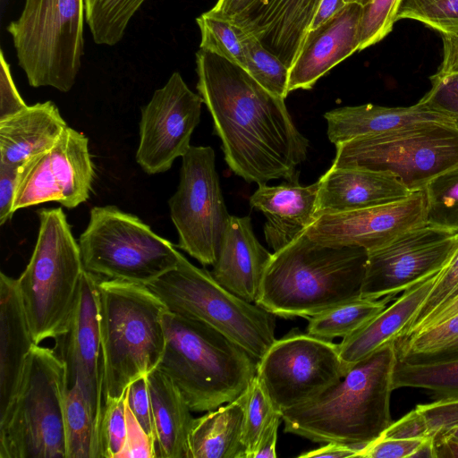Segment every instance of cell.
<instances>
[{"mask_svg":"<svg viewBox=\"0 0 458 458\" xmlns=\"http://www.w3.org/2000/svg\"><path fill=\"white\" fill-rule=\"evenodd\" d=\"M50 100L27 106L0 120V163L21 165L50 149L67 127Z\"/></svg>","mask_w":458,"mask_h":458,"instance_id":"4316f807","label":"cell"},{"mask_svg":"<svg viewBox=\"0 0 458 458\" xmlns=\"http://www.w3.org/2000/svg\"><path fill=\"white\" fill-rule=\"evenodd\" d=\"M432 441L427 437L401 438L381 435L361 448L357 457L404 458L416 457L420 450Z\"/></svg>","mask_w":458,"mask_h":458,"instance_id":"ee69618b","label":"cell"},{"mask_svg":"<svg viewBox=\"0 0 458 458\" xmlns=\"http://www.w3.org/2000/svg\"><path fill=\"white\" fill-rule=\"evenodd\" d=\"M23 165L0 163V225H4L14 214V197Z\"/></svg>","mask_w":458,"mask_h":458,"instance_id":"c3c4849f","label":"cell"},{"mask_svg":"<svg viewBox=\"0 0 458 458\" xmlns=\"http://www.w3.org/2000/svg\"><path fill=\"white\" fill-rule=\"evenodd\" d=\"M32 338L17 279L0 275V414L9 405L21 377Z\"/></svg>","mask_w":458,"mask_h":458,"instance_id":"d4e9b609","label":"cell"},{"mask_svg":"<svg viewBox=\"0 0 458 458\" xmlns=\"http://www.w3.org/2000/svg\"><path fill=\"white\" fill-rule=\"evenodd\" d=\"M98 301L105 402L120 398L131 382L157 368L167 310L147 285L100 277Z\"/></svg>","mask_w":458,"mask_h":458,"instance_id":"5b68a950","label":"cell"},{"mask_svg":"<svg viewBox=\"0 0 458 458\" xmlns=\"http://www.w3.org/2000/svg\"><path fill=\"white\" fill-rule=\"evenodd\" d=\"M458 293V250L449 263L439 272L437 279L427 299L411 320L403 329L399 338L410 331L441 304ZM398 338V339H399Z\"/></svg>","mask_w":458,"mask_h":458,"instance_id":"60d3db41","label":"cell"},{"mask_svg":"<svg viewBox=\"0 0 458 458\" xmlns=\"http://www.w3.org/2000/svg\"><path fill=\"white\" fill-rule=\"evenodd\" d=\"M125 395L128 407L155 443V428L147 375L131 382L126 389Z\"/></svg>","mask_w":458,"mask_h":458,"instance_id":"f6af8a7d","label":"cell"},{"mask_svg":"<svg viewBox=\"0 0 458 458\" xmlns=\"http://www.w3.org/2000/svg\"><path fill=\"white\" fill-rule=\"evenodd\" d=\"M393 386L394 389L414 387L430 390L436 399L458 394V360L411 364L397 359Z\"/></svg>","mask_w":458,"mask_h":458,"instance_id":"d6a6232c","label":"cell"},{"mask_svg":"<svg viewBox=\"0 0 458 458\" xmlns=\"http://www.w3.org/2000/svg\"><path fill=\"white\" fill-rule=\"evenodd\" d=\"M392 297H358L309 318L307 333L332 340L350 335L380 313Z\"/></svg>","mask_w":458,"mask_h":458,"instance_id":"f546056e","label":"cell"},{"mask_svg":"<svg viewBox=\"0 0 458 458\" xmlns=\"http://www.w3.org/2000/svg\"><path fill=\"white\" fill-rule=\"evenodd\" d=\"M458 314V293L441 304L420 322H419L405 337L415 335L426 329L445 322Z\"/></svg>","mask_w":458,"mask_h":458,"instance_id":"f907efd6","label":"cell"},{"mask_svg":"<svg viewBox=\"0 0 458 458\" xmlns=\"http://www.w3.org/2000/svg\"><path fill=\"white\" fill-rule=\"evenodd\" d=\"M402 0H371L363 7L359 51L382 40L392 30Z\"/></svg>","mask_w":458,"mask_h":458,"instance_id":"ab89813d","label":"cell"},{"mask_svg":"<svg viewBox=\"0 0 458 458\" xmlns=\"http://www.w3.org/2000/svg\"><path fill=\"white\" fill-rule=\"evenodd\" d=\"M245 392L226 405L194 418L188 438L190 458H246Z\"/></svg>","mask_w":458,"mask_h":458,"instance_id":"f1b7e54d","label":"cell"},{"mask_svg":"<svg viewBox=\"0 0 458 458\" xmlns=\"http://www.w3.org/2000/svg\"><path fill=\"white\" fill-rule=\"evenodd\" d=\"M434 456L458 458V438L453 436H445L432 440Z\"/></svg>","mask_w":458,"mask_h":458,"instance_id":"6f0895ef","label":"cell"},{"mask_svg":"<svg viewBox=\"0 0 458 458\" xmlns=\"http://www.w3.org/2000/svg\"><path fill=\"white\" fill-rule=\"evenodd\" d=\"M398 359L411 364H430L458 360V337L436 350L397 355Z\"/></svg>","mask_w":458,"mask_h":458,"instance_id":"681fc988","label":"cell"},{"mask_svg":"<svg viewBox=\"0 0 458 458\" xmlns=\"http://www.w3.org/2000/svg\"><path fill=\"white\" fill-rule=\"evenodd\" d=\"M157 458H190L188 438L194 418L175 385L158 369L147 374Z\"/></svg>","mask_w":458,"mask_h":458,"instance_id":"83f0119b","label":"cell"},{"mask_svg":"<svg viewBox=\"0 0 458 458\" xmlns=\"http://www.w3.org/2000/svg\"><path fill=\"white\" fill-rule=\"evenodd\" d=\"M94 175L88 138L67 126L50 149L23 165L13 212L48 201L76 208L89 199Z\"/></svg>","mask_w":458,"mask_h":458,"instance_id":"2e32d148","label":"cell"},{"mask_svg":"<svg viewBox=\"0 0 458 458\" xmlns=\"http://www.w3.org/2000/svg\"><path fill=\"white\" fill-rule=\"evenodd\" d=\"M146 0H84L85 21L97 45L119 43L131 17Z\"/></svg>","mask_w":458,"mask_h":458,"instance_id":"1f68e13d","label":"cell"},{"mask_svg":"<svg viewBox=\"0 0 458 458\" xmlns=\"http://www.w3.org/2000/svg\"><path fill=\"white\" fill-rule=\"evenodd\" d=\"M362 11L358 4H346L327 21L309 30L290 68L289 92L310 89L333 67L359 51Z\"/></svg>","mask_w":458,"mask_h":458,"instance_id":"d6986e66","label":"cell"},{"mask_svg":"<svg viewBox=\"0 0 458 458\" xmlns=\"http://www.w3.org/2000/svg\"><path fill=\"white\" fill-rule=\"evenodd\" d=\"M321 0H254L232 22L287 67L296 60Z\"/></svg>","mask_w":458,"mask_h":458,"instance_id":"ffe728a7","label":"cell"},{"mask_svg":"<svg viewBox=\"0 0 458 458\" xmlns=\"http://www.w3.org/2000/svg\"><path fill=\"white\" fill-rule=\"evenodd\" d=\"M254 0H217L207 14L233 21L253 3Z\"/></svg>","mask_w":458,"mask_h":458,"instance_id":"f5cc1de1","label":"cell"},{"mask_svg":"<svg viewBox=\"0 0 458 458\" xmlns=\"http://www.w3.org/2000/svg\"><path fill=\"white\" fill-rule=\"evenodd\" d=\"M368 250L333 246L306 232L272 253L256 304L283 318H310L360 297Z\"/></svg>","mask_w":458,"mask_h":458,"instance_id":"3957f363","label":"cell"},{"mask_svg":"<svg viewBox=\"0 0 458 458\" xmlns=\"http://www.w3.org/2000/svg\"><path fill=\"white\" fill-rule=\"evenodd\" d=\"M444 55L441 66L437 72L445 75L458 72V33L443 34Z\"/></svg>","mask_w":458,"mask_h":458,"instance_id":"816d5d0a","label":"cell"},{"mask_svg":"<svg viewBox=\"0 0 458 458\" xmlns=\"http://www.w3.org/2000/svg\"><path fill=\"white\" fill-rule=\"evenodd\" d=\"M67 369L52 349L34 344L18 388L0 414V458H65Z\"/></svg>","mask_w":458,"mask_h":458,"instance_id":"52a82bcc","label":"cell"},{"mask_svg":"<svg viewBox=\"0 0 458 458\" xmlns=\"http://www.w3.org/2000/svg\"><path fill=\"white\" fill-rule=\"evenodd\" d=\"M126 392V391H125ZM126 437V395L105 400L99 428L100 458H118Z\"/></svg>","mask_w":458,"mask_h":458,"instance_id":"f35d334b","label":"cell"},{"mask_svg":"<svg viewBox=\"0 0 458 458\" xmlns=\"http://www.w3.org/2000/svg\"><path fill=\"white\" fill-rule=\"evenodd\" d=\"M330 142L338 146L350 140L378 135L428 123L454 125L420 102L411 106L387 107L372 104L343 106L324 115Z\"/></svg>","mask_w":458,"mask_h":458,"instance_id":"cb8c5ba5","label":"cell"},{"mask_svg":"<svg viewBox=\"0 0 458 458\" xmlns=\"http://www.w3.org/2000/svg\"><path fill=\"white\" fill-rule=\"evenodd\" d=\"M281 420L282 415L276 417L264 430L255 452L254 458H275L277 456L276 445L277 439V430Z\"/></svg>","mask_w":458,"mask_h":458,"instance_id":"db71d44e","label":"cell"},{"mask_svg":"<svg viewBox=\"0 0 458 458\" xmlns=\"http://www.w3.org/2000/svg\"><path fill=\"white\" fill-rule=\"evenodd\" d=\"M271 256L257 239L250 217L231 216L211 275L229 292L256 303Z\"/></svg>","mask_w":458,"mask_h":458,"instance_id":"44dd1931","label":"cell"},{"mask_svg":"<svg viewBox=\"0 0 458 458\" xmlns=\"http://www.w3.org/2000/svg\"><path fill=\"white\" fill-rule=\"evenodd\" d=\"M204 104L174 72L141 108L136 161L148 174L167 171L191 148Z\"/></svg>","mask_w":458,"mask_h":458,"instance_id":"9a60e30c","label":"cell"},{"mask_svg":"<svg viewBox=\"0 0 458 458\" xmlns=\"http://www.w3.org/2000/svg\"><path fill=\"white\" fill-rule=\"evenodd\" d=\"M458 250V233L422 224L370 251L360 297H394L441 271Z\"/></svg>","mask_w":458,"mask_h":458,"instance_id":"5bb4252c","label":"cell"},{"mask_svg":"<svg viewBox=\"0 0 458 458\" xmlns=\"http://www.w3.org/2000/svg\"><path fill=\"white\" fill-rule=\"evenodd\" d=\"M79 246L86 271L143 285L174 268L182 255L138 216L114 206L90 210Z\"/></svg>","mask_w":458,"mask_h":458,"instance_id":"30bf717a","label":"cell"},{"mask_svg":"<svg viewBox=\"0 0 458 458\" xmlns=\"http://www.w3.org/2000/svg\"><path fill=\"white\" fill-rule=\"evenodd\" d=\"M196 22L201 35L199 49L218 55L244 69L245 55L239 26L206 13L199 15Z\"/></svg>","mask_w":458,"mask_h":458,"instance_id":"d590c367","label":"cell"},{"mask_svg":"<svg viewBox=\"0 0 458 458\" xmlns=\"http://www.w3.org/2000/svg\"><path fill=\"white\" fill-rule=\"evenodd\" d=\"M371 0H344V2L346 4H351V3H353V4H358L361 6H365L367 5Z\"/></svg>","mask_w":458,"mask_h":458,"instance_id":"680465c9","label":"cell"},{"mask_svg":"<svg viewBox=\"0 0 458 458\" xmlns=\"http://www.w3.org/2000/svg\"><path fill=\"white\" fill-rule=\"evenodd\" d=\"M424 191L426 222L458 233V165L433 178Z\"/></svg>","mask_w":458,"mask_h":458,"instance_id":"e575fe53","label":"cell"},{"mask_svg":"<svg viewBox=\"0 0 458 458\" xmlns=\"http://www.w3.org/2000/svg\"><path fill=\"white\" fill-rule=\"evenodd\" d=\"M318 190L319 180L308 186L294 180L276 186L259 185L250 196V207L266 217L264 235L274 252L295 240L316 219Z\"/></svg>","mask_w":458,"mask_h":458,"instance_id":"7402d4cb","label":"cell"},{"mask_svg":"<svg viewBox=\"0 0 458 458\" xmlns=\"http://www.w3.org/2000/svg\"><path fill=\"white\" fill-rule=\"evenodd\" d=\"M99 276L84 270L68 331L55 339L67 369L68 387L81 389L98 431L104 408L103 360L98 317Z\"/></svg>","mask_w":458,"mask_h":458,"instance_id":"ac0fdd59","label":"cell"},{"mask_svg":"<svg viewBox=\"0 0 458 458\" xmlns=\"http://www.w3.org/2000/svg\"><path fill=\"white\" fill-rule=\"evenodd\" d=\"M157 458L154 440L132 414L126 403V437L118 458Z\"/></svg>","mask_w":458,"mask_h":458,"instance_id":"bcb514c9","label":"cell"},{"mask_svg":"<svg viewBox=\"0 0 458 458\" xmlns=\"http://www.w3.org/2000/svg\"><path fill=\"white\" fill-rule=\"evenodd\" d=\"M335 148L331 167L389 173L411 191L424 190L433 178L458 165V130L448 124L359 137Z\"/></svg>","mask_w":458,"mask_h":458,"instance_id":"8fae6325","label":"cell"},{"mask_svg":"<svg viewBox=\"0 0 458 458\" xmlns=\"http://www.w3.org/2000/svg\"><path fill=\"white\" fill-rule=\"evenodd\" d=\"M196 72L198 92L229 168L259 186L275 179L298 180L310 142L293 123L284 98L237 64L206 50L196 52Z\"/></svg>","mask_w":458,"mask_h":458,"instance_id":"6da1fadb","label":"cell"},{"mask_svg":"<svg viewBox=\"0 0 458 458\" xmlns=\"http://www.w3.org/2000/svg\"><path fill=\"white\" fill-rule=\"evenodd\" d=\"M245 393L243 443L246 458H254L262 433L282 412L275 406L257 375Z\"/></svg>","mask_w":458,"mask_h":458,"instance_id":"8d00e7d4","label":"cell"},{"mask_svg":"<svg viewBox=\"0 0 458 458\" xmlns=\"http://www.w3.org/2000/svg\"><path fill=\"white\" fill-rule=\"evenodd\" d=\"M397 359L394 341L383 345L315 399L284 411V431L314 442H337L359 452L393 422L390 396Z\"/></svg>","mask_w":458,"mask_h":458,"instance_id":"7a4b0ae2","label":"cell"},{"mask_svg":"<svg viewBox=\"0 0 458 458\" xmlns=\"http://www.w3.org/2000/svg\"><path fill=\"white\" fill-rule=\"evenodd\" d=\"M411 192L389 173L330 167L319 179L317 217L392 203Z\"/></svg>","mask_w":458,"mask_h":458,"instance_id":"603a6c76","label":"cell"},{"mask_svg":"<svg viewBox=\"0 0 458 458\" xmlns=\"http://www.w3.org/2000/svg\"><path fill=\"white\" fill-rule=\"evenodd\" d=\"M346 3L344 0H321L315 16L312 20L310 29L314 30L327 21L339 11H341Z\"/></svg>","mask_w":458,"mask_h":458,"instance_id":"9f6ffc18","label":"cell"},{"mask_svg":"<svg viewBox=\"0 0 458 458\" xmlns=\"http://www.w3.org/2000/svg\"><path fill=\"white\" fill-rule=\"evenodd\" d=\"M239 28L245 55L244 69L267 90L285 98L290 93L288 89L290 68L267 50L255 36Z\"/></svg>","mask_w":458,"mask_h":458,"instance_id":"836d02e7","label":"cell"},{"mask_svg":"<svg viewBox=\"0 0 458 458\" xmlns=\"http://www.w3.org/2000/svg\"><path fill=\"white\" fill-rule=\"evenodd\" d=\"M412 19L443 34L458 33V0H402L396 15Z\"/></svg>","mask_w":458,"mask_h":458,"instance_id":"74e56055","label":"cell"},{"mask_svg":"<svg viewBox=\"0 0 458 458\" xmlns=\"http://www.w3.org/2000/svg\"><path fill=\"white\" fill-rule=\"evenodd\" d=\"M445 436H453V437H457V438H458V427H457V428H455L454 429H453L450 433H448V434H446V435H445V436H443V437H445ZM439 438H440V437H439ZM437 439H438V438H437ZM435 440H436V439H435Z\"/></svg>","mask_w":458,"mask_h":458,"instance_id":"91938a15","label":"cell"},{"mask_svg":"<svg viewBox=\"0 0 458 458\" xmlns=\"http://www.w3.org/2000/svg\"><path fill=\"white\" fill-rule=\"evenodd\" d=\"M65 458H100L99 436L87 400L74 383L64 407Z\"/></svg>","mask_w":458,"mask_h":458,"instance_id":"4dcf8cb0","label":"cell"},{"mask_svg":"<svg viewBox=\"0 0 458 458\" xmlns=\"http://www.w3.org/2000/svg\"><path fill=\"white\" fill-rule=\"evenodd\" d=\"M165 345L157 368L175 385L191 411H208L242 394L258 360L199 320L166 310Z\"/></svg>","mask_w":458,"mask_h":458,"instance_id":"277c9868","label":"cell"},{"mask_svg":"<svg viewBox=\"0 0 458 458\" xmlns=\"http://www.w3.org/2000/svg\"><path fill=\"white\" fill-rule=\"evenodd\" d=\"M345 374L339 344L308 333L276 339L257 368L258 378L281 412L310 402Z\"/></svg>","mask_w":458,"mask_h":458,"instance_id":"4fadbf2b","label":"cell"},{"mask_svg":"<svg viewBox=\"0 0 458 458\" xmlns=\"http://www.w3.org/2000/svg\"><path fill=\"white\" fill-rule=\"evenodd\" d=\"M358 450L351 446L337 443V442H327L325 445L303 453L299 457L303 458H320V457H331V458H347L356 457Z\"/></svg>","mask_w":458,"mask_h":458,"instance_id":"11a10c76","label":"cell"},{"mask_svg":"<svg viewBox=\"0 0 458 458\" xmlns=\"http://www.w3.org/2000/svg\"><path fill=\"white\" fill-rule=\"evenodd\" d=\"M458 337V314L415 335L394 341L397 355L424 352L440 348Z\"/></svg>","mask_w":458,"mask_h":458,"instance_id":"7bdbcfd3","label":"cell"},{"mask_svg":"<svg viewBox=\"0 0 458 458\" xmlns=\"http://www.w3.org/2000/svg\"><path fill=\"white\" fill-rule=\"evenodd\" d=\"M432 87L420 103L448 118L458 130V72L430 77Z\"/></svg>","mask_w":458,"mask_h":458,"instance_id":"b9f144b4","label":"cell"},{"mask_svg":"<svg viewBox=\"0 0 458 458\" xmlns=\"http://www.w3.org/2000/svg\"><path fill=\"white\" fill-rule=\"evenodd\" d=\"M147 286L168 311L207 324L258 362L276 340V315L229 292L182 254L174 268Z\"/></svg>","mask_w":458,"mask_h":458,"instance_id":"ba28073f","label":"cell"},{"mask_svg":"<svg viewBox=\"0 0 458 458\" xmlns=\"http://www.w3.org/2000/svg\"><path fill=\"white\" fill-rule=\"evenodd\" d=\"M31 258L17 284L36 344L64 335L75 310L84 267L79 242L61 208L38 211Z\"/></svg>","mask_w":458,"mask_h":458,"instance_id":"8992f818","label":"cell"},{"mask_svg":"<svg viewBox=\"0 0 458 458\" xmlns=\"http://www.w3.org/2000/svg\"><path fill=\"white\" fill-rule=\"evenodd\" d=\"M168 204L179 248L203 266H213L231 216L211 147L191 146L182 157L179 185Z\"/></svg>","mask_w":458,"mask_h":458,"instance_id":"7c38bea8","label":"cell"},{"mask_svg":"<svg viewBox=\"0 0 458 458\" xmlns=\"http://www.w3.org/2000/svg\"><path fill=\"white\" fill-rule=\"evenodd\" d=\"M28 105L20 95L13 81L10 65L4 57V52H0V120L9 117Z\"/></svg>","mask_w":458,"mask_h":458,"instance_id":"7dc6e473","label":"cell"},{"mask_svg":"<svg viewBox=\"0 0 458 458\" xmlns=\"http://www.w3.org/2000/svg\"><path fill=\"white\" fill-rule=\"evenodd\" d=\"M425 223L426 195L421 190L388 204L320 215L305 232L322 244L370 251Z\"/></svg>","mask_w":458,"mask_h":458,"instance_id":"e0dca14e","label":"cell"},{"mask_svg":"<svg viewBox=\"0 0 458 458\" xmlns=\"http://www.w3.org/2000/svg\"><path fill=\"white\" fill-rule=\"evenodd\" d=\"M85 21L84 0H25L6 30L31 87L72 89L83 55Z\"/></svg>","mask_w":458,"mask_h":458,"instance_id":"9c48e42d","label":"cell"},{"mask_svg":"<svg viewBox=\"0 0 458 458\" xmlns=\"http://www.w3.org/2000/svg\"><path fill=\"white\" fill-rule=\"evenodd\" d=\"M439 272L403 291L396 301L365 326L343 338L339 344V354L346 373L355 363L387 343L398 339L403 329L427 299Z\"/></svg>","mask_w":458,"mask_h":458,"instance_id":"484cf974","label":"cell"}]
</instances>
